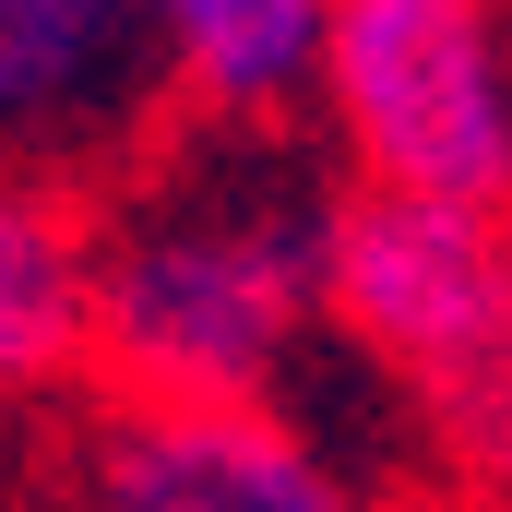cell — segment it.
<instances>
[{"label":"cell","mask_w":512,"mask_h":512,"mask_svg":"<svg viewBox=\"0 0 512 512\" xmlns=\"http://www.w3.org/2000/svg\"><path fill=\"white\" fill-rule=\"evenodd\" d=\"M155 24L179 48V96L251 120V108H286L298 84H322L334 0H155Z\"/></svg>","instance_id":"6"},{"label":"cell","mask_w":512,"mask_h":512,"mask_svg":"<svg viewBox=\"0 0 512 512\" xmlns=\"http://www.w3.org/2000/svg\"><path fill=\"white\" fill-rule=\"evenodd\" d=\"M322 96L382 191L512 203V72L489 0H334Z\"/></svg>","instance_id":"2"},{"label":"cell","mask_w":512,"mask_h":512,"mask_svg":"<svg viewBox=\"0 0 512 512\" xmlns=\"http://www.w3.org/2000/svg\"><path fill=\"white\" fill-rule=\"evenodd\" d=\"M179 48L155 0H0V179L84 167L155 120Z\"/></svg>","instance_id":"4"},{"label":"cell","mask_w":512,"mask_h":512,"mask_svg":"<svg viewBox=\"0 0 512 512\" xmlns=\"http://www.w3.org/2000/svg\"><path fill=\"white\" fill-rule=\"evenodd\" d=\"M417 405H429V429L453 441V465H477V477L512 489V310L453 358V370H429Z\"/></svg>","instance_id":"8"},{"label":"cell","mask_w":512,"mask_h":512,"mask_svg":"<svg viewBox=\"0 0 512 512\" xmlns=\"http://www.w3.org/2000/svg\"><path fill=\"white\" fill-rule=\"evenodd\" d=\"M96 346V251L36 179H0V382H36Z\"/></svg>","instance_id":"7"},{"label":"cell","mask_w":512,"mask_h":512,"mask_svg":"<svg viewBox=\"0 0 512 512\" xmlns=\"http://www.w3.org/2000/svg\"><path fill=\"white\" fill-rule=\"evenodd\" d=\"M96 512H358V501L262 405H131L96 441Z\"/></svg>","instance_id":"5"},{"label":"cell","mask_w":512,"mask_h":512,"mask_svg":"<svg viewBox=\"0 0 512 512\" xmlns=\"http://www.w3.org/2000/svg\"><path fill=\"white\" fill-rule=\"evenodd\" d=\"M322 227L274 179L179 191L96 251V358L131 405H262L322 298Z\"/></svg>","instance_id":"1"},{"label":"cell","mask_w":512,"mask_h":512,"mask_svg":"<svg viewBox=\"0 0 512 512\" xmlns=\"http://www.w3.org/2000/svg\"><path fill=\"white\" fill-rule=\"evenodd\" d=\"M322 310L393 358L405 382L453 370L512 310V227L501 203H441V191H346L322 227Z\"/></svg>","instance_id":"3"}]
</instances>
